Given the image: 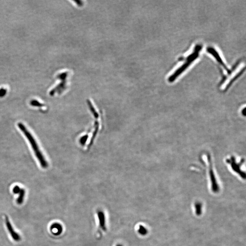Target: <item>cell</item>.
<instances>
[{
	"label": "cell",
	"mask_w": 246,
	"mask_h": 246,
	"mask_svg": "<svg viewBox=\"0 0 246 246\" xmlns=\"http://www.w3.org/2000/svg\"><path fill=\"white\" fill-rule=\"evenodd\" d=\"M67 74L66 73L59 74L58 76V78L62 80V82L59 84L57 87L52 89L49 93V95L51 96H54L55 94L57 93L58 94H61L66 88V79L67 78Z\"/></svg>",
	"instance_id": "obj_3"
},
{
	"label": "cell",
	"mask_w": 246,
	"mask_h": 246,
	"mask_svg": "<svg viewBox=\"0 0 246 246\" xmlns=\"http://www.w3.org/2000/svg\"><path fill=\"white\" fill-rule=\"evenodd\" d=\"M30 104L32 106L36 107H42L44 106V104L40 103L39 102L36 100H33L31 101Z\"/></svg>",
	"instance_id": "obj_10"
},
{
	"label": "cell",
	"mask_w": 246,
	"mask_h": 246,
	"mask_svg": "<svg viewBox=\"0 0 246 246\" xmlns=\"http://www.w3.org/2000/svg\"><path fill=\"white\" fill-rule=\"evenodd\" d=\"M51 229L53 233H54V234L57 235L61 234L63 230L62 226L58 223H55L52 225L51 226Z\"/></svg>",
	"instance_id": "obj_7"
},
{
	"label": "cell",
	"mask_w": 246,
	"mask_h": 246,
	"mask_svg": "<svg viewBox=\"0 0 246 246\" xmlns=\"http://www.w3.org/2000/svg\"><path fill=\"white\" fill-rule=\"evenodd\" d=\"M196 207V213L198 216H200L202 214V205L200 202L196 203L195 205Z\"/></svg>",
	"instance_id": "obj_9"
},
{
	"label": "cell",
	"mask_w": 246,
	"mask_h": 246,
	"mask_svg": "<svg viewBox=\"0 0 246 246\" xmlns=\"http://www.w3.org/2000/svg\"><path fill=\"white\" fill-rule=\"evenodd\" d=\"M7 93V89H3V88L0 89V98L4 97Z\"/></svg>",
	"instance_id": "obj_12"
},
{
	"label": "cell",
	"mask_w": 246,
	"mask_h": 246,
	"mask_svg": "<svg viewBox=\"0 0 246 246\" xmlns=\"http://www.w3.org/2000/svg\"><path fill=\"white\" fill-rule=\"evenodd\" d=\"M6 224H7V229H8V231H9V232H10V234H11V235H12V238H13L15 241H19L20 239V237H19V235L17 234V233H16L15 231H14V229H13V228L12 227V225H11V223H10V221H9V220L8 219V218H6Z\"/></svg>",
	"instance_id": "obj_6"
},
{
	"label": "cell",
	"mask_w": 246,
	"mask_h": 246,
	"mask_svg": "<svg viewBox=\"0 0 246 246\" xmlns=\"http://www.w3.org/2000/svg\"><path fill=\"white\" fill-rule=\"evenodd\" d=\"M207 52H209V53H211V54H212V55L215 58H216V59H217V61H218V62L221 65V66L223 67L224 68H225V69L227 70L226 66V65H225L224 63L223 62V60H222L221 57L220 56L219 54H218V52H217V51H216L215 49L212 48V47H209V48H207Z\"/></svg>",
	"instance_id": "obj_5"
},
{
	"label": "cell",
	"mask_w": 246,
	"mask_h": 246,
	"mask_svg": "<svg viewBox=\"0 0 246 246\" xmlns=\"http://www.w3.org/2000/svg\"><path fill=\"white\" fill-rule=\"evenodd\" d=\"M138 231H139L140 234L141 235H146L147 234V233L148 232V231L147 229L142 225L139 226Z\"/></svg>",
	"instance_id": "obj_11"
},
{
	"label": "cell",
	"mask_w": 246,
	"mask_h": 246,
	"mask_svg": "<svg viewBox=\"0 0 246 246\" xmlns=\"http://www.w3.org/2000/svg\"><path fill=\"white\" fill-rule=\"evenodd\" d=\"M18 194H19V197L18 198L17 201L19 204H21L23 202L25 194L24 189H21L20 192Z\"/></svg>",
	"instance_id": "obj_8"
},
{
	"label": "cell",
	"mask_w": 246,
	"mask_h": 246,
	"mask_svg": "<svg viewBox=\"0 0 246 246\" xmlns=\"http://www.w3.org/2000/svg\"><path fill=\"white\" fill-rule=\"evenodd\" d=\"M116 246H123V245H121V244H118V245H117Z\"/></svg>",
	"instance_id": "obj_14"
},
{
	"label": "cell",
	"mask_w": 246,
	"mask_h": 246,
	"mask_svg": "<svg viewBox=\"0 0 246 246\" xmlns=\"http://www.w3.org/2000/svg\"><path fill=\"white\" fill-rule=\"evenodd\" d=\"M98 217L99 221V227L100 230L106 231V217L105 215L102 211H99L98 212Z\"/></svg>",
	"instance_id": "obj_4"
},
{
	"label": "cell",
	"mask_w": 246,
	"mask_h": 246,
	"mask_svg": "<svg viewBox=\"0 0 246 246\" xmlns=\"http://www.w3.org/2000/svg\"><path fill=\"white\" fill-rule=\"evenodd\" d=\"M202 47V46L199 45L196 46L193 52L187 57L185 63L169 77L168 80L170 82L174 81L175 79L178 78V76L180 75L184 71H185L186 68L198 57Z\"/></svg>",
	"instance_id": "obj_2"
},
{
	"label": "cell",
	"mask_w": 246,
	"mask_h": 246,
	"mask_svg": "<svg viewBox=\"0 0 246 246\" xmlns=\"http://www.w3.org/2000/svg\"><path fill=\"white\" fill-rule=\"evenodd\" d=\"M18 126L19 127L20 130L24 134L25 136H26V138L29 141L30 144L31 145L33 151L34 152L36 156L39 160L41 167L43 168H47L48 167V163L47 162L46 159H45L44 156L40 150L37 142L33 136V135L31 134L30 132L29 131L26 126H25L23 123H18Z\"/></svg>",
	"instance_id": "obj_1"
},
{
	"label": "cell",
	"mask_w": 246,
	"mask_h": 246,
	"mask_svg": "<svg viewBox=\"0 0 246 246\" xmlns=\"http://www.w3.org/2000/svg\"><path fill=\"white\" fill-rule=\"evenodd\" d=\"M21 188H20L19 186H15V187L13 188V192H14V193H15V194H18V193L20 192V191H21Z\"/></svg>",
	"instance_id": "obj_13"
}]
</instances>
